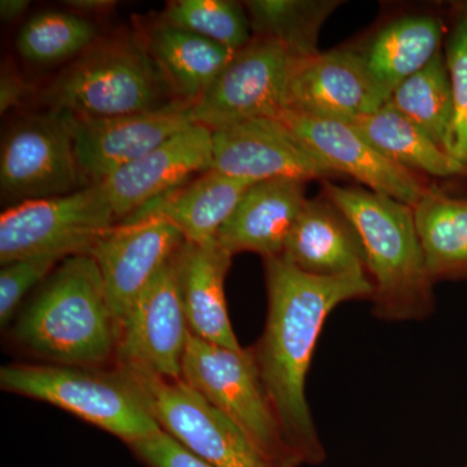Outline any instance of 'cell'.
I'll use <instances>...</instances> for the list:
<instances>
[{
    "mask_svg": "<svg viewBox=\"0 0 467 467\" xmlns=\"http://www.w3.org/2000/svg\"><path fill=\"white\" fill-rule=\"evenodd\" d=\"M265 328L250 352L282 431L303 465H321L326 451L306 396L313 353L326 319L349 300L371 299L368 275L328 278L301 272L282 256L264 259Z\"/></svg>",
    "mask_w": 467,
    "mask_h": 467,
    "instance_id": "1",
    "label": "cell"
},
{
    "mask_svg": "<svg viewBox=\"0 0 467 467\" xmlns=\"http://www.w3.org/2000/svg\"><path fill=\"white\" fill-rule=\"evenodd\" d=\"M12 337L46 364L101 368L116 359L119 326L90 254L58 264L21 313Z\"/></svg>",
    "mask_w": 467,
    "mask_h": 467,
    "instance_id": "2",
    "label": "cell"
},
{
    "mask_svg": "<svg viewBox=\"0 0 467 467\" xmlns=\"http://www.w3.org/2000/svg\"><path fill=\"white\" fill-rule=\"evenodd\" d=\"M325 195L355 226L373 284V315L383 321H420L435 310L413 208L356 187L325 181Z\"/></svg>",
    "mask_w": 467,
    "mask_h": 467,
    "instance_id": "3",
    "label": "cell"
},
{
    "mask_svg": "<svg viewBox=\"0 0 467 467\" xmlns=\"http://www.w3.org/2000/svg\"><path fill=\"white\" fill-rule=\"evenodd\" d=\"M140 38L98 39L43 91L52 110L82 119L130 115L174 101Z\"/></svg>",
    "mask_w": 467,
    "mask_h": 467,
    "instance_id": "4",
    "label": "cell"
},
{
    "mask_svg": "<svg viewBox=\"0 0 467 467\" xmlns=\"http://www.w3.org/2000/svg\"><path fill=\"white\" fill-rule=\"evenodd\" d=\"M3 391L54 405L126 444L161 430L142 393L122 368L11 364L0 370Z\"/></svg>",
    "mask_w": 467,
    "mask_h": 467,
    "instance_id": "5",
    "label": "cell"
},
{
    "mask_svg": "<svg viewBox=\"0 0 467 467\" xmlns=\"http://www.w3.org/2000/svg\"><path fill=\"white\" fill-rule=\"evenodd\" d=\"M181 379L235 423L270 465L303 466L285 441L250 349L225 348L190 333Z\"/></svg>",
    "mask_w": 467,
    "mask_h": 467,
    "instance_id": "6",
    "label": "cell"
},
{
    "mask_svg": "<svg viewBox=\"0 0 467 467\" xmlns=\"http://www.w3.org/2000/svg\"><path fill=\"white\" fill-rule=\"evenodd\" d=\"M117 223L100 184L55 198L11 205L0 216V263L27 257L88 254Z\"/></svg>",
    "mask_w": 467,
    "mask_h": 467,
    "instance_id": "7",
    "label": "cell"
},
{
    "mask_svg": "<svg viewBox=\"0 0 467 467\" xmlns=\"http://www.w3.org/2000/svg\"><path fill=\"white\" fill-rule=\"evenodd\" d=\"M90 186L77 162L69 115L60 110L27 116L3 138L0 190L15 204L67 195Z\"/></svg>",
    "mask_w": 467,
    "mask_h": 467,
    "instance_id": "8",
    "label": "cell"
},
{
    "mask_svg": "<svg viewBox=\"0 0 467 467\" xmlns=\"http://www.w3.org/2000/svg\"><path fill=\"white\" fill-rule=\"evenodd\" d=\"M167 432L213 467H273L244 432L182 379L121 368Z\"/></svg>",
    "mask_w": 467,
    "mask_h": 467,
    "instance_id": "9",
    "label": "cell"
},
{
    "mask_svg": "<svg viewBox=\"0 0 467 467\" xmlns=\"http://www.w3.org/2000/svg\"><path fill=\"white\" fill-rule=\"evenodd\" d=\"M295 60L281 43L254 36L193 104V124L214 131L252 119H275L285 109Z\"/></svg>",
    "mask_w": 467,
    "mask_h": 467,
    "instance_id": "10",
    "label": "cell"
},
{
    "mask_svg": "<svg viewBox=\"0 0 467 467\" xmlns=\"http://www.w3.org/2000/svg\"><path fill=\"white\" fill-rule=\"evenodd\" d=\"M189 335L171 260L129 310L119 330L117 367L180 380Z\"/></svg>",
    "mask_w": 467,
    "mask_h": 467,
    "instance_id": "11",
    "label": "cell"
},
{
    "mask_svg": "<svg viewBox=\"0 0 467 467\" xmlns=\"http://www.w3.org/2000/svg\"><path fill=\"white\" fill-rule=\"evenodd\" d=\"M306 149L333 169L365 184L370 192L414 208L430 184L414 171L386 158L355 125L282 109L275 117Z\"/></svg>",
    "mask_w": 467,
    "mask_h": 467,
    "instance_id": "12",
    "label": "cell"
},
{
    "mask_svg": "<svg viewBox=\"0 0 467 467\" xmlns=\"http://www.w3.org/2000/svg\"><path fill=\"white\" fill-rule=\"evenodd\" d=\"M192 103L101 119L69 115L77 162L88 184H99L193 124Z\"/></svg>",
    "mask_w": 467,
    "mask_h": 467,
    "instance_id": "13",
    "label": "cell"
},
{
    "mask_svg": "<svg viewBox=\"0 0 467 467\" xmlns=\"http://www.w3.org/2000/svg\"><path fill=\"white\" fill-rule=\"evenodd\" d=\"M180 230L161 217L116 223L88 251L99 269L119 330L140 292L182 245Z\"/></svg>",
    "mask_w": 467,
    "mask_h": 467,
    "instance_id": "14",
    "label": "cell"
},
{
    "mask_svg": "<svg viewBox=\"0 0 467 467\" xmlns=\"http://www.w3.org/2000/svg\"><path fill=\"white\" fill-rule=\"evenodd\" d=\"M387 101L362 54L334 50L295 60L285 109L353 124Z\"/></svg>",
    "mask_w": 467,
    "mask_h": 467,
    "instance_id": "15",
    "label": "cell"
},
{
    "mask_svg": "<svg viewBox=\"0 0 467 467\" xmlns=\"http://www.w3.org/2000/svg\"><path fill=\"white\" fill-rule=\"evenodd\" d=\"M212 169L229 177L327 181L337 175L276 119H257L212 131Z\"/></svg>",
    "mask_w": 467,
    "mask_h": 467,
    "instance_id": "16",
    "label": "cell"
},
{
    "mask_svg": "<svg viewBox=\"0 0 467 467\" xmlns=\"http://www.w3.org/2000/svg\"><path fill=\"white\" fill-rule=\"evenodd\" d=\"M212 162V130L205 126L192 125L99 184L119 223L189 182L192 175L211 171Z\"/></svg>",
    "mask_w": 467,
    "mask_h": 467,
    "instance_id": "17",
    "label": "cell"
},
{
    "mask_svg": "<svg viewBox=\"0 0 467 467\" xmlns=\"http://www.w3.org/2000/svg\"><path fill=\"white\" fill-rule=\"evenodd\" d=\"M232 260L233 254L217 238L205 243L184 241L171 259L190 333L205 342L241 350L225 296Z\"/></svg>",
    "mask_w": 467,
    "mask_h": 467,
    "instance_id": "18",
    "label": "cell"
},
{
    "mask_svg": "<svg viewBox=\"0 0 467 467\" xmlns=\"http://www.w3.org/2000/svg\"><path fill=\"white\" fill-rule=\"evenodd\" d=\"M306 184L296 180L261 181L250 186L217 235L233 256L254 252L281 256L292 227L306 205Z\"/></svg>",
    "mask_w": 467,
    "mask_h": 467,
    "instance_id": "19",
    "label": "cell"
},
{
    "mask_svg": "<svg viewBox=\"0 0 467 467\" xmlns=\"http://www.w3.org/2000/svg\"><path fill=\"white\" fill-rule=\"evenodd\" d=\"M281 256L312 275H368L358 233L328 199L306 201Z\"/></svg>",
    "mask_w": 467,
    "mask_h": 467,
    "instance_id": "20",
    "label": "cell"
},
{
    "mask_svg": "<svg viewBox=\"0 0 467 467\" xmlns=\"http://www.w3.org/2000/svg\"><path fill=\"white\" fill-rule=\"evenodd\" d=\"M254 183L256 182L211 169L150 202L128 220L161 217L182 233L184 241L211 242L217 238L242 196Z\"/></svg>",
    "mask_w": 467,
    "mask_h": 467,
    "instance_id": "21",
    "label": "cell"
},
{
    "mask_svg": "<svg viewBox=\"0 0 467 467\" xmlns=\"http://www.w3.org/2000/svg\"><path fill=\"white\" fill-rule=\"evenodd\" d=\"M140 39L174 99L184 103L201 99L236 55L225 46L160 21Z\"/></svg>",
    "mask_w": 467,
    "mask_h": 467,
    "instance_id": "22",
    "label": "cell"
},
{
    "mask_svg": "<svg viewBox=\"0 0 467 467\" xmlns=\"http://www.w3.org/2000/svg\"><path fill=\"white\" fill-rule=\"evenodd\" d=\"M441 21L429 15L398 18L378 32L362 57L387 100L441 51Z\"/></svg>",
    "mask_w": 467,
    "mask_h": 467,
    "instance_id": "23",
    "label": "cell"
},
{
    "mask_svg": "<svg viewBox=\"0 0 467 467\" xmlns=\"http://www.w3.org/2000/svg\"><path fill=\"white\" fill-rule=\"evenodd\" d=\"M413 211L432 282H467V199L430 186Z\"/></svg>",
    "mask_w": 467,
    "mask_h": 467,
    "instance_id": "24",
    "label": "cell"
},
{
    "mask_svg": "<svg viewBox=\"0 0 467 467\" xmlns=\"http://www.w3.org/2000/svg\"><path fill=\"white\" fill-rule=\"evenodd\" d=\"M353 125L386 158L408 171L441 178H467L466 165L451 158L410 119L393 109L389 101Z\"/></svg>",
    "mask_w": 467,
    "mask_h": 467,
    "instance_id": "25",
    "label": "cell"
},
{
    "mask_svg": "<svg viewBox=\"0 0 467 467\" xmlns=\"http://www.w3.org/2000/svg\"><path fill=\"white\" fill-rule=\"evenodd\" d=\"M339 0H250L244 3L252 32L281 43L295 58L319 54L318 39Z\"/></svg>",
    "mask_w": 467,
    "mask_h": 467,
    "instance_id": "26",
    "label": "cell"
},
{
    "mask_svg": "<svg viewBox=\"0 0 467 467\" xmlns=\"http://www.w3.org/2000/svg\"><path fill=\"white\" fill-rule=\"evenodd\" d=\"M389 103L444 150L453 115L445 55L438 52L425 67L402 82Z\"/></svg>",
    "mask_w": 467,
    "mask_h": 467,
    "instance_id": "27",
    "label": "cell"
},
{
    "mask_svg": "<svg viewBox=\"0 0 467 467\" xmlns=\"http://www.w3.org/2000/svg\"><path fill=\"white\" fill-rule=\"evenodd\" d=\"M99 39L88 18L67 12L48 11L30 17L17 36L21 57L36 64H57L78 57Z\"/></svg>",
    "mask_w": 467,
    "mask_h": 467,
    "instance_id": "28",
    "label": "cell"
},
{
    "mask_svg": "<svg viewBox=\"0 0 467 467\" xmlns=\"http://www.w3.org/2000/svg\"><path fill=\"white\" fill-rule=\"evenodd\" d=\"M158 21L198 34L236 52L252 41L247 9L230 0L169 2Z\"/></svg>",
    "mask_w": 467,
    "mask_h": 467,
    "instance_id": "29",
    "label": "cell"
},
{
    "mask_svg": "<svg viewBox=\"0 0 467 467\" xmlns=\"http://www.w3.org/2000/svg\"><path fill=\"white\" fill-rule=\"evenodd\" d=\"M453 115L445 152L467 167V5H460L445 46Z\"/></svg>",
    "mask_w": 467,
    "mask_h": 467,
    "instance_id": "30",
    "label": "cell"
},
{
    "mask_svg": "<svg viewBox=\"0 0 467 467\" xmlns=\"http://www.w3.org/2000/svg\"><path fill=\"white\" fill-rule=\"evenodd\" d=\"M64 257L57 254L27 257L5 264L0 270V324L3 327L16 315L27 292L45 282Z\"/></svg>",
    "mask_w": 467,
    "mask_h": 467,
    "instance_id": "31",
    "label": "cell"
},
{
    "mask_svg": "<svg viewBox=\"0 0 467 467\" xmlns=\"http://www.w3.org/2000/svg\"><path fill=\"white\" fill-rule=\"evenodd\" d=\"M129 447L149 467H213L162 430Z\"/></svg>",
    "mask_w": 467,
    "mask_h": 467,
    "instance_id": "32",
    "label": "cell"
},
{
    "mask_svg": "<svg viewBox=\"0 0 467 467\" xmlns=\"http://www.w3.org/2000/svg\"><path fill=\"white\" fill-rule=\"evenodd\" d=\"M29 92L30 86L26 79L12 67H5L0 78V112H8L20 106Z\"/></svg>",
    "mask_w": 467,
    "mask_h": 467,
    "instance_id": "33",
    "label": "cell"
},
{
    "mask_svg": "<svg viewBox=\"0 0 467 467\" xmlns=\"http://www.w3.org/2000/svg\"><path fill=\"white\" fill-rule=\"evenodd\" d=\"M67 7L75 9L77 14L92 15L103 14L115 7L116 3L110 0H69L67 2Z\"/></svg>",
    "mask_w": 467,
    "mask_h": 467,
    "instance_id": "34",
    "label": "cell"
},
{
    "mask_svg": "<svg viewBox=\"0 0 467 467\" xmlns=\"http://www.w3.org/2000/svg\"><path fill=\"white\" fill-rule=\"evenodd\" d=\"M29 5V0H2L0 2V17L3 21L11 23V21L23 16Z\"/></svg>",
    "mask_w": 467,
    "mask_h": 467,
    "instance_id": "35",
    "label": "cell"
},
{
    "mask_svg": "<svg viewBox=\"0 0 467 467\" xmlns=\"http://www.w3.org/2000/svg\"><path fill=\"white\" fill-rule=\"evenodd\" d=\"M465 467H467V463H466V466H465Z\"/></svg>",
    "mask_w": 467,
    "mask_h": 467,
    "instance_id": "36",
    "label": "cell"
}]
</instances>
